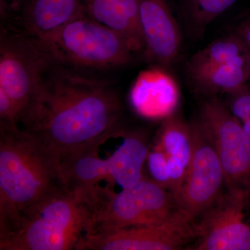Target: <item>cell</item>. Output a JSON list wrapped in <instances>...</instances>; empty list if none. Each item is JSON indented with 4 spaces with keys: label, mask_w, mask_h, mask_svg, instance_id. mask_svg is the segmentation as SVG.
Masks as SVG:
<instances>
[{
    "label": "cell",
    "mask_w": 250,
    "mask_h": 250,
    "mask_svg": "<svg viewBox=\"0 0 250 250\" xmlns=\"http://www.w3.org/2000/svg\"><path fill=\"white\" fill-rule=\"evenodd\" d=\"M85 14L82 0H5L0 9L1 24L39 40Z\"/></svg>",
    "instance_id": "cell-11"
},
{
    "label": "cell",
    "mask_w": 250,
    "mask_h": 250,
    "mask_svg": "<svg viewBox=\"0 0 250 250\" xmlns=\"http://www.w3.org/2000/svg\"><path fill=\"white\" fill-rule=\"evenodd\" d=\"M179 210L170 192L149 177L120 192L98 185L84 234L164 223Z\"/></svg>",
    "instance_id": "cell-5"
},
{
    "label": "cell",
    "mask_w": 250,
    "mask_h": 250,
    "mask_svg": "<svg viewBox=\"0 0 250 250\" xmlns=\"http://www.w3.org/2000/svg\"><path fill=\"white\" fill-rule=\"evenodd\" d=\"M190 124L191 157L178 206L188 218L195 222L223 193L225 180L210 134L198 119Z\"/></svg>",
    "instance_id": "cell-8"
},
{
    "label": "cell",
    "mask_w": 250,
    "mask_h": 250,
    "mask_svg": "<svg viewBox=\"0 0 250 250\" xmlns=\"http://www.w3.org/2000/svg\"><path fill=\"white\" fill-rule=\"evenodd\" d=\"M20 123L19 114L12 100L0 90V125L16 126Z\"/></svg>",
    "instance_id": "cell-23"
},
{
    "label": "cell",
    "mask_w": 250,
    "mask_h": 250,
    "mask_svg": "<svg viewBox=\"0 0 250 250\" xmlns=\"http://www.w3.org/2000/svg\"><path fill=\"white\" fill-rule=\"evenodd\" d=\"M149 178L161 187L169 190L168 159L167 154L159 143H156L152 149H149L146 161Z\"/></svg>",
    "instance_id": "cell-21"
},
{
    "label": "cell",
    "mask_w": 250,
    "mask_h": 250,
    "mask_svg": "<svg viewBox=\"0 0 250 250\" xmlns=\"http://www.w3.org/2000/svg\"><path fill=\"white\" fill-rule=\"evenodd\" d=\"M156 143L167 157L179 161L188 168L192 149L191 128L190 123L184 121L177 111L164 118Z\"/></svg>",
    "instance_id": "cell-18"
},
{
    "label": "cell",
    "mask_w": 250,
    "mask_h": 250,
    "mask_svg": "<svg viewBox=\"0 0 250 250\" xmlns=\"http://www.w3.org/2000/svg\"><path fill=\"white\" fill-rule=\"evenodd\" d=\"M226 106L241 123L250 121V86L247 84L229 95Z\"/></svg>",
    "instance_id": "cell-22"
},
{
    "label": "cell",
    "mask_w": 250,
    "mask_h": 250,
    "mask_svg": "<svg viewBox=\"0 0 250 250\" xmlns=\"http://www.w3.org/2000/svg\"><path fill=\"white\" fill-rule=\"evenodd\" d=\"M198 120L214 143L225 174L227 192L250 196V137L241 122L215 98L204 103Z\"/></svg>",
    "instance_id": "cell-7"
},
{
    "label": "cell",
    "mask_w": 250,
    "mask_h": 250,
    "mask_svg": "<svg viewBox=\"0 0 250 250\" xmlns=\"http://www.w3.org/2000/svg\"><path fill=\"white\" fill-rule=\"evenodd\" d=\"M123 141L107 161L108 180L126 188L146 177L145 166L149 149L143 133L129 131L121 135Z\"/></svg>",
    "instance_id": "cell-15"
},
{
    "label": "cell",
    "mask_w": 250,
    "mask_h": 250,
    "mask_svg": "<svg viewBox=\"0 0 250 250\" xmlns=\"http://www.w3.org/2000/svg\"><path fill=\"white\" fill-rule=\"evenodd\" d=\"M98 186L66 188L49 197L0 241V250H75L93 213Z\"/></svg>",
    "instance_id": "cell-3"
},
{
    "label": "cell",
    "mask_w": 250,
    "mask_h": 250,
    "mask_svg": "<svg viewBox=\"0 0 250 250\" xmlns=\"http://www.w3.org/2000/svg\"><path fill=\"white\" fill-rule=\"evenodd\" d=\"M235 33L239 36L250 53V16L237 28Z\"/></svg>",
    "instance_id": "cell-24"
},
{
    "label": "cell",
    "mask_w": 250,
    "mask_h": 250,
    "mask_svg": "<svg viewBox=\"0 0 250 250\" xmlns=\"http://www.w3.org/2000/svg\"><path fill=\"white\" fill-rule=\"evenodd\" d=\"M99 148L79 153L61 162V177L67 188L92 190L100 181L108 180L107 161L99 156Z\"/></svg>",
    "instance_id": "cell-17"
},
{
    "label": "cell",
    "mask_w": 250,
    "mask_h": 250,
    "mask_svg": "<svg viewBox=\"0 0 250 250\" xmlns=\"http://www.w3.org/2000/svg\"><path fill=\"white\" fill-rule=\"evenodd\" d=\"M248 49L236 33L224 36L198 51L188 62L190 76L234 60L248 52Z\"/></svg>",
    "instance_id": "cell-19"
},
{
    "label": "cell",
    "mask_w": 250,
    "mask_h": 250,
    "mask_svg": "<svg viewBox=\"0 0 250 250\" xmlns=\"http://www.w3.org/2000/svg\"><path fill=\"white\" fill-rule=\"evenodd\" d=\"M39 41L54 63L77 72L125 66L137 53L124 36L86 14Z\"/></svg>",
    "instance_id": "cell-4"
},
{
    "label": "cell",
    "mask_w": 250,
    "mask_h": 250,
    "mask_svg": "<svg viewBox=\"0 0 250 250\" xmlns=\"http://www.w3.org/2000/svg\"><path fill=\"white\" fill-rule=\"evenodd\" d=\"M121 99L108 81L53 63L21 124L60 164L121 136Z\"/></svg>",
    "instance_id": "cell-1"
},
{
    "label": "cell",
    "mask_w": 250,
    "mask_h": 250,
    "mask_svg": "<svg viewBox=\"0 0 250 250\" xmlns=\"http://www.w3.org/2000/svg\"><path fill=\"white\" fill-rule=\"evenodd\" d=\"M166 70L155 67L141 75L136 82L133 101L144 116L165 118L175 111L178 90L175 82Z\"/></svg>",
    "instance_id": "cell-14"
},
{
    "label": "cell",
    "mask_w": 250,
    "mask_h": 250,
    "mask_svg": "<svg viewBox=\"0 0 250 250\" xmlns=\"http://www.w3.org/2000/svg\"><path fill=\"white\" fill-rule=\"evenodd\" d=\"M194 228V250H250V196L223 192Z\"/></svg>",
    "instance_id": "cell-10"
},
{
    "label": "cell",
    "mask_w": 250,
    "mask_h": 250,
    "mask_svg": "<svg viewBox=\"0 0 250 250\" xmlns=\"http://www.w3.org/2000/svg\"><path fill=\"white\" fill-rule=\"evenodd\" d=\"M145 57L154 67L169 68L178 57L181 32L167 0H138Z\"/></svg>",
    "instance_id": "cell-12"
},
{
    "label": "cell",
    "mask_w": 250,
    "mask_h": 250,
    "mask_svg": "<svg viewBox=\"0 0 250 250\" xmlns=\"http://www.w3.org/2000/svg\"><path fill=\"white\" fill-rule=\"evenodd\" d=\"M195 222L182 210L164 223L84 234L76 250H177L195 239Z\"/></svg>",
    "instance_id": "cell-9"
},
{
    "label": "cell",
    "mask_w": 250,
    "mask_h": 250,
    "mask_svg": "<svg viewBox=\"0 0 250 250\" xmlns=\"http://www.w3.org/2000/svg\"><path fill=\"white\" fill-rule=\"evenodd\" d=\"M53 63L39 39L12 26L1 24L0 90L12 100L21 123Z\"/></svg>",
    "instance_id": "cell-6"
},
{
    "label": "cell",
    "mask_w": 250,
    "mask_h": 250,
    "mask_svg": "<svg viewBox=\"0 0 250 250\" xmlns=\"http://www.w3.org/2000/svg\"><path fill=\"white\" fill-rule=\"evenodd\" d=\"M85 14L124 36L136 52L143 53L138 0H82Z\"/></svg>",
    "instance_id": "cell-13"
},
{
    "label": "cell",
    "mask_w": 250,
    "mask_h": 250,
    "mask_svg": "<svg viewBox=\"0 0 250 250\" xmlns=\"http://www.w3.org/2000/svg\"><path fill=\"white\" fill-rule=\"evenodd\" d=\"M65 188L59 164L31 133L19 125H0V241Z\"/></svg>",
    "instance_id": "cell-2"
},
{
    "label": "cell",
    "mask_w": 250,
    "mask_h": 250,
    "mask_svg": "<svg viewBox=\"0 0 250 250\" xmlns=\"http://www.w3.org/2000/svg\"><path fill=\"white\" fill-rule=\"evenodd\" d=\"M190 77L202 93L231 95L248 84L250 78V53L246 52L231 62Z\"/></svg>",
    "instance_id": "cell-16"
},
{
    "label": "cell",
    "mask_w": 250,
    "mask_h": 250,
    "mask_svg": "<svg viewBox=\"0 0 250 250\" xmlns=\"http://www.w3.org/2000/svg\"><path fill=\"white\" fill-rule=\"evenodd\" d=\"M238 0H189L190 15L198 29H205Z\"/></svg>",
    "instance_id": "cell-20"
}]
</instances>
